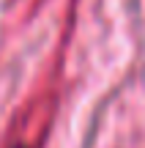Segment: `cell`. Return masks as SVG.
Masks as SVG:
<instances>
[{
    "instance_id": "obj_1",
    "label": "cell",
    "mask_w": 145,
    "mask_h": 148,
    "mask_svg": "<svg viewBox=\"0 0 145 148\" xmlns=\"http://www.w3.org/2000/svg\"><path fill=\"white\" fill-rule=\"evenodd\" d=\"M14 148H25V145H14Z\"/></svg>"
}]
</instances>
